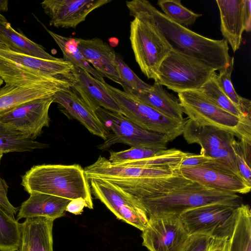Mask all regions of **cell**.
<instances>
[{
  "label": "cell",
  "instance_id": "6da1fadb",
  "mask_svg": "<svg viewBox=\"0 0 251 251\" xmlns=\"http://www.w3.org/2000/svg\"><path fill=\"white\" fill-rule=\"evenodd\" d=\"M133 1L151 16L172 49L198 58L215 71H220L229 64L231 56L225 39L208 38L177 24L148 0Z\"/></svg>",
  "mask_w": 251,
  "mask_h": 251
},
{
  "label": "cell",
  "instance_id": "7a4b0ae2",
  "mask_svg": "<svg viewBox=\"0 0 251 251\" xmlns=\"http://www.w3.org/2000/svg\"><path fill=\"white\" fill-rule=\"evenodd\" d=\"M88 181L78 164H43L33 166L22 176L21 185L29 194L39 192L70 200L81 198L92 209Z\"/></svg>",
  "mask_w": 251,
  "mask_h": 251
},
{
  "label": "cell",
  "instance_id": "3957f363",
  "mask_svg": "<svg viewBox=\"0 0 251 251\" xmlns=\"http://www.w3.org/2000/svg\"><path fill=\"white\" fill-rule=\"evenodd\" d=\"M130 16L129 40L135 59L141 72L156 82V74L172 48L151 16L133 0L126 2Z\"/></svg>",
  "mask_w": 251,
  "mask_h": 251
},
{
  "label": "cell",
  "instance_id": "277c9868",
  "mask_svg": "<svg viewBox=\"0 0 251 251\" xmlns=\"http://www.w3.org/2000/svg\"><path fill=\"white\" fill-rule=\"evenodd\" d=\"M135 199L148 217L163 214L179 216L186 210L209 204L238 207L243 203L242 198L236 194L209 188L195 182L163 195Z\"/></svg>",
  "mask_w": 251,
  "mask_h": 251
},
{
  "label": "cell",
  "instance_id": "5b68a950",
  "mask_svg": "<svg viewBox=\"0 0 251 251\" xmlns=\"http://www.w3.org/2000/svg\"><path fill=\"white\" fill-rule=\"evenodd\" d=\"M72 67L63 58L45 60L0 48V77L5 84L58 81L68 78Z\"/></svg>",
  "mask_w": 251,
  "mask_h": 251
},
{
  "label": "cell",
  "instance_id": "8992f818",
  "mask_svg": "<svg viewBox=\"0 0 251 251\" xmlns=\"http://www.w3.org/2000/svg\"><path fill=\"white\" fill-rule=\"evenodd\" d=\"M177 95L183 112L196 124L225 130L239 140L251 143V115L238 118L214 104L199 90L182 92Z\"/></svg>",
  "mask_w": 251,
  "mask_h": 251
},
{
  "label": "cell",
  "instance_id": "52a82bcc",
  "mask_svg": "<svg viewBox=\"0 0 251 251\" xmlns=\"http://www.w3.org/2000/svg\"><path fill=\"white\" fill-rule=\"evenodd\" d=\"M215 71L198 58L172 49L159 66L154 82L177 93L199 90Z\"/></svg>",
  "mask_w": 251,
  "mask_h": 251
},
{
  "label": "cell",
  "instance_id": "ba28073f",
  "mask_svg": "<svg viewBox=\"0 0 251 251\" xmlns=\"http://www.w3.org/2000/svg\"><path fill=\"white\" fill-rule=\"evenodd\" d=\"M95 112L106 132L105 140L98 146V149L101 151H106L117 143L131 147L165 150L170 142L167 135L144 129L121 114L102 107L96 109Z\"/></svg>",
  "mask_w": 251,
  "mask_h": 251
},
{
  "label": "cell",
  "instance_id": "9c48e42d",
  "mask_svg": "<svg viewBox=\"0 0 251 251\" xmlns=\"http://www.w3.org/2000/svg\"><path fill=\"white\" fill-rule=\"evenodd\" d=\"M103 84L120 106L126 118L142 128L167 135L172 141L183 133L185 119L167 117L138 100L132 95L116 88L105 81Z\"/></svg>",
  "mask_w": 251,
  "mask_h": 251
},
{
  "label": "cell",
  "instance_id": "30bf717a",
  "mask_svg": "<svg viewBox=\"0 0 251 251\" xmlns=\"http://www.w3.org/2000/svg\"><path fill=\"white\" fill-rule=\"evenodd\" d=\"M237 207L223 203L209 204L186 210L179 218L189 235L202 234L213 238H229Z\"/></svg>",
  "mask_w": 251,
  "mask_h": 251
},
{
  "label": "cell",
  "instance_id": "8fae6325",
  "mask_svg": "<svg viewBox=\"0 0 251 251\" xmlns=\"http://www.w3.org/2000/svg\"><path fill=\"white\" fill-rule=\"evenodd\" d=\"M88 180L93 195L118 219L141 231L145 228L149 217L133 196L108 180L101 178H91Z\"/></svg>",
  "mask_w": 251,
  "mask_h": 251
},
{
  "label": "cell",
  "instance_id": "7c38bea8",
  "mask_svg": "<svg viewBox=\"0 0 251 251\" xmlns=\"http://www.w3.org/2000/svg\"><path fill=\"white\" fill-rule=\"evenodd\" d=\"M142 231V245L149 251H182L190 236L179 216L173 214L149 217Z\"/></svg>",
  "mask_w": 251,
  "mask_h": 251
},
{
  "label": "cell",
  "instance_id": "4fadbf2b",
  "mask_svg": "<svg viewBox=\"0 0 251 251\" xmlns=\"http://www.w3.org/2000/svg\"><path fill=\"white\" fill-rule=\"evenodd\" d=\"M52 96L34 100L22 104L0 116V121L10 125L35 140L44 127H49V111Z\"/></svg>",
  "mask_w": 251,
  "mask_h": 251
},
{
  "label": "cell",
  "instance_id": "5bb4252c",
  "mask_svg": "<svg viewBox=\"0 0 251 251\" xmlns=\"http://www.w3.org/2000/svg\"><path fill=\"white\" fill-rule=\"evenodd\" d=\"M72 85L68 78L55 82L5 84L0 88V116L29 101L51 97Z\"/></svg>",
  "mask_w": 251,
  "mask_h": 251
},
{
  "label": "cell",
  "instance_id": "9a60e30c",
  "mask_svg": "<svg viewBox=\"0 0 251 251\" xmlns=\"http://www.w3.org/2000/svg\"><path fill=\"white\" fill-rule=\"evenodd\" d=\"M111 0H45L41 2L51 26L75 28L93 10Z\"/></svg>",
  "mask_w": 251,
  "mask_h": 251
},
{
  "label": "cell",
  "instance_id": "2e32d148",
  "mask_svg": "<svg viewBox=\"0 0 251 251\" xmlns=\"http://www.w3.org/2000/svg\"><path fill=\"white\" fill-rule=\"evenodd\" d=\"M84 171L88 180L101 178L114 181L169 176L179 173L180 169L139 166H117L112 164L108 159L100 155L94 163L86 167Z\"/></svg>",
  "mask_w": 251,
  "mask_h": 251
},
{
  "label": "cell",
  "instance_id": "e0dca14e",
  "mask_svg": "<svg viewBox=\"0 0 251 251\" xmlns=\"http://www.w3.org/2000/svg\"><path fill=\"white\" fill-rule=\"evenodd\" d=\"M180 172L192 181L221 191L245 194L251 188L243 178L208 163L197 167H180Z\"/></svg>",
  "mask_w": 251,
  "mask_h": 251
},
{
  "label": "cell",
  "instance_id": "ac0fdd59",
  "mask_svg": "<svg viewBox=\"0 0 251 251\" xmlns=\"http://www.w3.org/2000/svg\"><path fill=\"white\" fill-rule=\"evenodd\" d=\"M68 78L72 83V88L94 111L102 107L122 114L120 106L108 93L103 82L85 70L73 65Z\"/></svg>",
  "mask_w": 251,
  "mask_h": 251
},
{
  "label": "cell",
  "instance_id": "d6986e66",
  "mask_svg": "<svg viewBox=\"0 0 251 251\" xmlns=\"http://www.w3.org/2000/svg\"><path fill=\"white\" fill-rule=\"evenodd\" d=\"M53 102L58 104L61 110L68 117L79 121L92 134L106 138V132L95 111L79 96L72 87L57 92Z\"/></svg>",
  "mask_w": 251,
  "mask_h": 251
},
{
  "label": "cell",
  "instance_id": "ffe728a7",
  "mask_svg": "<svg viewBox=\"0 0 251 251\" xmlns=\"http://www.w3.org/2000/svg\"><path fill=\"white\" fill-rule=\"evenodd\" d=\"M79 50L85 59L104 77L122 85L115 62L116 52L100 38H76Z\"/></svg>",
  "mask_w": 251,
  "mask_h": 251
},
{
  "label": "cell",
  "instance_id": "44dd1931",
  "mask_svg": "<svg viewBox=\"0 0 251 251\" xmlns=\"http://www.w3.org/2000/svg\"><path fill=\"white\" fill-rule=\"evenodd\" d=\"M110 182L117 185L136 199H144L163 195L193 181L185 177L179 172L169 176Z\"/></svg>",
  "mask_w": 251,
  "mask_h": 251
},
{
  "label": "cell",
  "instance_id": "7402d4cb",
  "mask_svg": "<svg viewBox=\"0 0 251 251\" xmlns=\"http://www.w3.org/2000/svg\"><path fill=\"white\" fill-rule=\"evenodd\" d=\"M54 220L26 218L21 224V240L17 251H53Z\"/></svg>",
  "mask_w": 251,
  "mask_h": 251
},
{
  "label": "cell",
  "instance_id": "603a6c76",
  "mask_svg": "<svg viewBox=\"0 0 251 251\" xmlns=\"http://www.w3.org/2000/svg\"><path fill=\"white\" fill-rule=\"evenodd\" d=\"M182 134L188 144L196 143L201 146V154L230 147L235 139L231 132L213 126H200L190 119L185 120Z\"/></svg>",
  "mask_w": 251,
  "mask_h": 251
},
{
  "label": "cell",
  "instance_id": "cb8c5ba5",
  "mask_svg": "<svg viewBox=\"0 0 251 251\" xmlns=\"http://www.w3.org/2000/svg\"><path fill=\"white\" fill-rule=\"evenodd\" d=\"M72 200L39 192H32L18 210L16 220L45 217L54 220L65 214Z\"/></svg>",
  "mask_w": 251,
  "mask_h": 251
},
{
  "label": "cell",
  "instance_id": "d4e9b609",
  "mask_svg": "<svg viewBox=\"0 0 251 251\" xmlns=\"http://www.w3.org/2000/svg\"><path fill=\"white\" fill-rule=\"evenodd\" d=\"M220 15V29L234 52L240 49L245 31L243 0H216Z\"/></svg>",
  "mask_w": 251,
  "mask_h": 251
},
{
  "label": "cell",
  "instance_id": "484cf974",
  "mask_svg": "<svg viewBox=\"0 0 251 251\" xmlns=\"http://www.w3.org/2000/svg\"><path fill=\"white\" fill-rule=\"evenodd\" d=\"M152 86L149 90L130 94L141 102L167 117L183 120V112L178 99L169 93L158 83L154 82Z\"/></svg>",
  "mask_w": 251,
  "mask_h": 251
},
{
  "label": "cell",
  "instance_id": "4316f807",
  "mask_svg": "<svg viewBox=\"0 0 251 251\" xmlns=\"http://www.w3.org/2000/svg\"><path fill=\"white\" fill-rule=\"evenodd\" d=\"M0 41L7 49L16 53L45 60L61 59L52 56L42 46L16 31L8 22L0 24Z\"/></svg>",
  "mask_w": 251,
  "mask_h": 251
},
{
  "label": "cell",
  "instance_id": "83f0119b",
  "mask_svg": "<svg viewBox=\"0 0 251 251\" xmlns=\"http://www.w3.org/2000/svg\"><path fill=\"white\" fill-rule=\"evenodd\" d=\"M47 144L37 142L10 125L0 121V152L32 151L43 149Z\"/></svg>",
  "mask_w": 251,
  "mask_h": 251
},
{
  "label": "cell",
  "instance_id": "f1b7e54d",
  "mask_svg": "<svg viewBox=\"0 0 251 251\" xmlns=\"http://www.w3.org/2000/svg\"><path fill=\"white\" fill-rule=\"evenodd\" d=\"M228 251H251V210L248 204L243 203L236 209Z\"/></svg>",
  "mask_w": 251,
  "mask_h": 251
},
{
  "label": "cell",
  "instance_id": "f546056e",
  "mask_svg": "<svg viewBox=\"0 0 251 251\" xmlns=\"http://www.w3.org/2000/svg\"><path fill=\"white\" fill-rule=\"evenodd\" d=\"M46 30L61 50L64 61L85 70L99 81H105L104 76L85 59L79 50L76 38L63 36L48 29Z\"/></svg>",
  "mask_w": 251,
  "mask_h": 251
},
{
  "label": "cell",
  "instance_id": "4dcf8cb0",
  "mask_svg": "<svg viewBox=\"0 0 251 251\" xmlns=\"http://www.w3.org/2000/svg\"><path fill=\"white\" fill-rule=\"evenodd\" d=\"M187 153L176 149L161 150L151 157L115 165L180 169V163Z\"/></svg>",
  "mask_w": 251,
  "mask_h": 251
},
{
  "label": "cell",
  "instance_id": "1f68e13d",
  "mask_svg": "<svg viewBox=\"0 0 251 251\" xmlns=\"http://www.w3.org/2000/svg\"><path fill=\"white\" fill-rule=\"evenodd\" d=\"M21 240V223L0 207V251H17Z\"/></svg>",
  "mask_w": 251,
  "mask_h": 251
},
{
  "label": "cell",
  "instance_id": "d6a6232c",
  "mask_svg": "<svg viewBox=\"0 0 251 251\" xmlns=\"http://www.w3.org/2000/svg\"><path fill=\"white\" fill-rule=\"evenodd\" d=\"M234 67V57L231 56L229 64L217 75V82L226 96L245 115H251V101L239 96L235 90L232 81L231 74Z\"/></svg>",
  "mask_w": 251,
  "mask_h": 251
},
{
  "label": "cell",
  "instance_id": "836d02e7",
  "mask_svg": "<svg viewBox=\"0 0 251 251\" xmlns=\"http://www.w3.org/2000/svg\"><path fill=\"white\" fill-rule=\"evenodd\" d=\"M217 74L214 73L211 78L199 89L200 91L214 104L233 115L242 118L246 116L224 93L217 80Z\"/></svg>",
  "mask_w": 251,
  "mask_h": 251
},
{
  "label": "cell",
  "instance_id": "e575fe53",
  "mask_svg": "<svg viewBox=\"0 0 251 251\" xmlns=\"http://www.w3.org/2000/svg\"><path fill=\"white\" fill-rule=\"evenodd\" d=\"M157 4L167 17L185 27L194 25L202 16L184 7L180 0H159Z\"/></svg>",
  "mask_w": 251,
  "mask_h": 251
},
{
  "label": "cell",
  "instance_id": "d590c367",
  "mask_svg": "<svg viewBox=\"0 0 251 251\" xmlns=\"http://www.w3.org/2000/svg\"><path fill=\"white\" fill-rule=\"evenodd\" d=\"M115 62L125 92L132 94L148 91L152 88V85L141 80L117 53H116Z\"/></svg>",
  "mask_w": 251,
  "mask_h": 251
},
{
  "label": "cell",
  "instance_id": "8d00e7d4",
  "mask_svg": "<svg viewBox=\"0 0 251 251\" xmlns=\"http://www.w3.org/2000/svg\"><path fill=\"white\" fill-rule=\"evenodd\" d=\"M231 148L235 155L237 166L245 181L251 186V143L241 139L232 142Z\"/></svg>",
  "mask_w": 251,
  "mask_h": 251
},
{
  "label": "cell",
  "instance_id": "74e56055",
  "mask_svg": "<svg viewBox=\"0 0 251 251\" xmlns=\"http://www.w3.org/2000/svg\"><path fill=\"white\" fill-rule=\"evenodd\" d=\"M162 149L147 147H131L119 151H110L108 160L114 165L151 157Z\"/></svg>",
  "mask_w": 251,
  "mask_h": 251
},
{
  "label": "cell",
  "instance_id": "f35d334b",
  "mask_svg": "<svg viewBox=\"0 0 251 251\" xmlns=\"http://www.w3.org/2000/svg\"><path fill=\"white\" fill-rule=\"evenodd\" d=\"M203 155L214 158L217 162L228 168L237 176L244 179L239 171L236 158L231 147L209 151Z\"/></svg>",
  "mask_w": 251,
  "mask_h": 251
},
{
  "label": "cell",
  "instance_id": "ab89813d",
  "mask_svg": "<svg viewBox=\"0 0 251 251\" xmlns=\"http://www.w3.org/2000/svg\"><path fill=\"white\" fill-rule=\"evenodd\" d=\"M212 238L202 234L190 235L182 251H207Z\"/></svg>",
  "mask_w": 251,
  "mask_h": 251
},
{
  "label": "cell",
  "instance_id": "60d3db41",
  "mask_svg": "<svg viewBox=\"0 0 251 251\" xmlns=\"http://www.w3.org/2000/svg\"><path fill=\"white\" fill-rule=\"evenodd\" d=\"M8 186L6 181L0 176V207L10 215L14 216L19 208L14 207L9 201L7 194Z\"/></svg>",
  "mask_w": 251,
  "mask_h": 251
},
{
  "label": "cell",
  "instance_id": "b9f144b4",
  "mask_svg": "<svg viewBox=\"0 0 251 251\" xmlns=\"http://www.w3.org/2000/svg\"><path fill=\"white\" fill-rule=\"evenodd\" d=\"M212 159V157L203 154H196L188 152L182 160L180 168L201 166Z\"/></svg>",
  "mask_w": 251,
  "mask_h": 251
},
{
  "label": "cell",
  "instance_id": "7bdbcfd3",
  "mask_svg": "<svg viewBox=\"0 0 251 251\" xmlns=\"http://www.w3.org/2000/svg\"><path fill=\"white\" fill-rule=\"evenodd\" d=\"M229 238L227 237L212 238L207 251H228Z\"/></svg>",
  "mask_w": 251,
  "mask_h": 251
},
{
  "label": "cell",
  "instance_id": "ee69618b",
  "mask_svg": "<svg viewBox=\"0 0 251 251\" xmlns=\"http://www.w3.org/2000/svg\"><path fill=\"white\" fill-rule=\"evenodd\" d=\"M85 207L88 208L87 202L83 199L79 198L72 200L67 205L66 211L79 215L81 214Z\"/></svg>",
  "mask_w": 251,
  "mask_h": 251
},
{
  "label": "cell",
  "instance_id": "f6af8a7d",
  "mask_svg": "<svg viewBox=\"0 0 251 251\" xmlns=\"http://www.w3.org/2000/svg\"><path fill=\"white\" fill-rule=\"evenodd\" d=\"M251 0H243L242 14L245 31L250 32L251 29Z\"/></svg>",
  "mask_w": 251,
  "mask_h": 251
},
{
  "label": "cell",
  "instance_id": "bcb514c9",
  "mask_svg": "<svg viewBox=\"0 0 251 251\" xmlns=\"http://www.w3.org/2000/svg\"><path fill=\"white\" fill-rule=\"evenodd\" d=\"M8 1L0 0V11H6L8 9Z\"/></svg>",
  "mask_w": 251,
  "mask_h": 251
},
{
  "label": "cell",
  "instance_id": "7dc6e473",
  "mask_svg": "<svg viewBox=\"0 0 251 251\" xmlns=\"http://www.w3.org/2000/svg\"><path fill=\"white\" fill-rule=\"evenodd\" d=\"M7 22V21L5 17L3 15H2L1 14L0 11V24L6 23Z\"/></svg>",
  "mask_w": 251,
  "mask_h": 251
},
{
  "label": "cell",
  "instance_id": "c3c4849f",
  "mask_svg": "<svg viewBox=\"0 0 251 251\" xmlns=\"http://www.w3.org/2000/svg\"><path fill=\"white\" fill-rule=\"evenodd\" d=\"M0 48H6L5 46L2 42H0Z\"/></svg>",
  "mask_w": 251,
  "mask_h": 251
},
{
  "label": "cell",
  "instance_id": "681fc988",
  "mask_svg": "<svg viewBox=\"0 0 251 251\" xmlns=\"http://www.w3.org/2000/svg\"><path fill=\"white\" fill-rule=\"evenodd\" d=\"M3 81L0 77V86L3 84Z\"/></svg>",
  "mask_w": 251,
  "mask_h": 251
},
{
  "label": "cell",
  "instance_id": "f907efd6",
  "mask_svg": "<svg viewBox=\"0 0 251 251\" xmlns=\"http://www.w3.org/2000/svg\"><path fill=\"white\" fill-rule=\"evenodd\" d=\"M3 153L0 152V160H1V159L2 158V157L3 156Z\"/></svg>",
  "mask_w": 251,
  "mask_h": 251
}]
</instances>
